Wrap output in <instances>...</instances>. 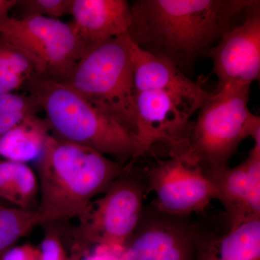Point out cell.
I'll use <instances>...</instances> for the list:
<instances>
[{"label": "cell", "instance_id": "1", "mask_svg": "<svg viewBox=\"0 0 260 260\" xmlns=\"http://www.w3.org/2000/svg\"><path fill=\"white\" fill-rule=\"evenodd\" d=\"M254 0H137L128 37L188 76Z\"/></svg>", "mask_w": 260, "mask_h": 260}, {"label": "cell", "instance_id": "2", "mask_svg": "<svg viewBox=\"0 0 260 260\" xmlns=\"http://www.w3.org/2000/svg\"><path fill=\"white\" fill-rule=\"evenodd\" d=\"M126 169L93 149L51 135L37 159L40 225L80 218Z\"/></svg>", "mask_w": 260, "mask_h": 260}, {"label": "cell", "instance_id": "3", "mask_svg": "<svg viewBox=\"0 0 260 260\" xmlns=\"http://www.w3.org/2000/svg\"><path fill=\"white\" fill-rule=\"evenodd\" d=\"M23 88L45 113L53 136L93 149L124 165L134 158V135L70 85L34 73Z\"/></svg>", "mask_w": 260, "mask_h": 260}, {"label": "cell", "instance_id": "4", "mask_svg": "<svg viewBox=\"0 0 260 260\" xmlns=\"http://www.w3.org/2000/svg\"><path fill=\"white\" fill-rule=\"evenodd\" d=\"M251 84L215 89L191 121L181 151L205 172L229 167L239 145L251 137L260 145V118L249 109Z\"/></svg>", "mask_w": 260, "mask_h": 260}, {"label": "cell", "instance_id": "5", "mask_svg": "<svg viewBox=\"0 0 260 260\" xmlns=\"http://www.w3.org/2000/svg\"><path fill=\"white\" fill-rule=\"evenodd\" d=\"M64 83L135 136L137 91L127 34L87 49Z\"/></svg>", "mask_w": 260, "mask_h": 260}, {"label": "cell", "instance_id": "6", "mask_svg": "<svg viewBox=\"0 0 260 260\" xmlns=\"http://www.w3.org/2000/svg\"><path fill=\"white\" fill-rule=\"evenodd\" d=\"M131 168L112 183L100 198L78 218L66 245L68 254H78L94 246L122 249L139 223L147 186Z\"/></svg>", "mask_w": 260, "mask_h": 260}, {"label": "cell", "instance_id": "7", "mask_svg": "<svg viewBox=\"0 0 260 260\" xmlns=\"http://www.w3.org/2000/svg\"><path fill=\"white\" fill-rule=\"evenodd\" d=\"M0 37L27 56L34 73L61 83L87 50L71 24L38 15L0 18Z\"/></svg>", "mask_w": 260, "mask_h": 260}, {"label": "cell", "instance_id": "8", "mask_svg": "<svg viewBox=\"0 0 260 260\" xmlns=\"http://www.w3.org/2000/svg\"><path fill=\"white\" fill-rule=\"evenodd\" d=\"M169 152V158L159 160L148 170L149 186L156 195L154 206L180 216L203 213L216 200L215 186L198 164L180 151Z\"/></svg>", "mask_w": 260, "mask_h": 260}, {"label": "cell", "instance_id": "9", "mask_svg": "<svg viewBox=\"0 0 260 260\" xmlns=\"http://www.w3.org/2000/svg\"><path fill=\"white\" fill-rule=\"evenodd\" d=\"M201 104L162 90H147L137 93L136 152L128 167L155 145H167L169 150L184 143L191 119Z\"/></svg>", "mask_w": 260, "mask_h": 260}, {"label": "cell", "instance_id": "10", "mask_svg": "<svg viewBox=\"0 0 260 260\" xmlns=\"http://www.w3.org/2000/svg\"><path fill=\"white\" fill-rule=\"evenodd\" d=\"M197 223L189 216L171 215L145 206L123 249L122 260H196Z\"/></svg>", "mask_w": 260, "mask_h": 260}, {"label": "cell", "instance_id": "11", "mask_svg": "<svg viewBox=\"0 0 260 260\" xmlns=\"http://www.w3.org/2000/svg\"><path fill=\"white\" fill-rule=\"evenodd\" d=\"M205 56L213 60L217 88L251 84L260 75V2L254 0L240 19L224 32Z\"/></svg>", "mask_w": 260, "mask_h": 260}, {"label": "cell", "instance_id": "12", "mask_svg": "<svg viewBox=\"0 0 260 260\" xmlns=\"http://www.w3.org/2000/svg\"><path fill=\"white\" fill-rule=\"evenodd\" d=\"M205 173L225 208L229 226L260 217V146L254 145L245 161L236 168Z\"/></svg>", "mask_w": 260, "mask_h": 260}, {"label": "cell", "instance_id": "13", "mask_svg": "<svg viewBox=\"0 0 260 260\" xmlns=\"http://www.w3.org/2000/svg\"><path fill=\"white\" fill-rule=\"evenodd\" d=\"M71 25L87 49L125 35L132 23L126 0H73Z\"/></svg>", "mask_w": 260, "mask_h": 260}, {"label": "cell", "instance_id": "14", "mask_svg": "<svg viewBox=\"0 0 260 260\" xmlns=\"http://www.w3.org/2000/svg\"><path fill=\"white\" fill-rule=\"evenodd\" d=\"M133 75L137 93L162 90L203 104L210 95L200 82L186 76L170 61L140 49L133 43Z\"/></svg>", "mask_w": 260, "mask_h": 260}, {"label": "cell", "instance_id": "15", "mask_svg": "<svg viewBox=\"0 0 260 260\" xmlns=\"http://www.w3.org/2000/svg\"><path fill=\"white\" fill-rule=\"evenodd\" d=\"M196 260H260V217L216 235L197 223Z\"/></svg>", "mask_w": 260, "mask_h": 260}, {"label": "cell", "instance_id": "16", "mask_svg": "<svg viewBox=\"0 0 260 260\" xmlns=\"http://www.w3.org/2000/svg\"><path fill=\"white\" fill-rule=\"evenodd\" d=\"M50 128L46 119L37 114L23 121L0 137V156L10 161L26 164L42 155Z\"/></svg>", "mask_w": 260, "mask_h": 260}, {"label": "cell", "instance_id": "17", "mask_svg": "<svg viewBox=\"0 0 260 260\" xmlns=\"http://www.w3.org/2000/svg\"><path fill=\"white\" fill-rule=\"evenodd\" d=\"M39 179L32 169L23 162L0 160V202L25 210L37 211Z\"/></svg>", "mask_w": 260, "mask_h": 260}, {"label": "cell", "instance_id": "18", "mask_svg": "<svg viewBox=\"0 0 260 260\" xmlns=\"http://www.w3.org/2000/svg\"><path fill=\"white\" fill-rule=\"evenodd\" d=\"M40 225L37 211L0 204V260L34 228Z\"/></svg>", "mask_w": 260, "mask_h": 260}, {"label": "cell", "instance_id": "19", "mask_svg": "<svg viewBox=\"0 0 260 260\" xmlns=\"http://www.w3.org/2000/svg\"><path fill=\"white\" fill-rule=\"evenodd\" d=\"M73 0H22L17 2L20 11L18 18L28 16L58 19L70 15Z\"/></svg>", "mask_w": 260, "mask_h": 260}, {"label": "cell", "instance_id": "20", "mask_svg": "<svg viewBox=\"0 0 260 260\" xmlns=\"http://www.w3.org/2000/svg\"><path fill=\"white\" fill-rule=\"evenodd\" d=\"M0 73L30 78L34 73L32 63L14 46L0 37Z\"/></svg>", "mask_w": 260, "mask_h": 260}, {"label": "cell", "instance_id": "21", "mask_svg": "<svg viewBox=\"0 0 260 260\" xmlns=\"http://www.w3.org/2000/svg\"><path fill=\"white\" fill-rule=\"evenodd\" d=\"M44 225L47 229L39 246V260H69L62 233L53 223Z\"/></svg>", "mask_w": 260, "mask_h": 260}, {"label": "cell", "instance_id": "22", "mask_svg": "<svg viewBox=\"0 0 260 260\" xmlns=\"http://www.w3.org/2000/svg\"><path fill=\"white\" fill-rule=\"evenodd\" d=\"M41 110L37 100L28 93L0 94V115L23 111L37 114Z\"/></svg>", "mask_w": 260, "mask_h": 260}, {"label": "cell", "instance_id": "23", "mask_svg": "<svg viewBox=\"0 0 260 260\" xmlns=\"http://www.w3.org/2000/svg\"><path fill=\"white\" fill-rule=\"evenodd\" d=\"M123 249L94 246L83 252L69 254V260H122Z\"/></svg>", "mask_w": 260, "mask_h": 260}, {"label": "cell", "instance_id": "24", "mask_svg": "<svg viewBox=\"0 0 260 260\" xmlns=\"http://www.w3.org/2000/svg\"><path fill=\"white\" fill-rule=\"evenodd\" d=\"M1 260H39V246L31 244L15 245L5 253Z\"/></svg>", "mask_w": 260, "mask_h": 260}, {"label": "cell", "instance_id": "25", "mask_svg": "<svg viewBox=\"0 0 260 260\" xmlns=\"http://www.w3.org/2000/svg\"><path fill=\"white\" fill-rule=\"evenodd\" d=\"M28 78L21 75L0 73V94L13 93L22 88Z\"/></svg>", "mask_w": 260, "mask_h": 260}, {"label": "cell", "instance_id": "26", "mask_svg": "<svg viewBox=\"0 0 260 260\" xmlns=\"http://www.w3.org/2000/svg\"><path fill=\"white\" fill-rule=\"evenodd\" d=\"M35 113L26 112H13L0 115V137L20 124L28 116L34 115Z\"/></svg>", "mask_w": 260, "mask_h": 260}, {"label": "cell", "instance_id": "27", "mask_svg": "<svg viewBox=\"0 0 260 260\" xmlns=\"http://www.w3.org/2000/svg\"><path fill=\"white\" fill-rule=\"evenodd\" d=\"M16 0H0V18L8 15L10 10L15 8Z\"/></svg>", "mask_w": 260, "mask_h": 260}, {"label": "cell", "instance_id": "28", "mask_svg": "<svg viewBox=\"0 0 260 260\" xmlns=\"http://www.w3.org/2000/svg\"><path fill=\"white\" fill-rule=\"evenodd\" d=\"M0 204L5 205V204H3V203H1V202H0Z\"/></svg>", "mask_w": 260, "mask_h": 260}]
</instances>
